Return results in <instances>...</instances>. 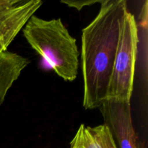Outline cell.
<instances>
[{
	"label": "cell",
	"mask_w": 148,
	"mask_h": 148,
	"mask_svg": "<svg viewBox=\"0 0 148 148\" xmlns=\"http://www.w3.org/2000/svg\"><path fill=\"white\" fill-rule=\"evenodd\" d=\"M70 148H102L90 131L88 127L81 124L70 143Z\"/></svg>",
	"instance_id": "obj_7"
},
{
	"label": "cell",
	"mask_w": 148,
	"mask_h": 148,
	"mask_svg": "<svg viewBox=\"0 0 148 148\" xmlns=\"http://www.w3.org/2000/svg\"><path fill=\"white\" fill-rule=\"evenodd\" d=\"M98 15L82 30L81 66L85 109L107 100L121 26L129 11L125 0H103Z\"/></svg>",
	"instance_id": "obj_1"
},
{
	"label": "cell",
	"mask_w": 148,
	"mask_h": 148,
	"mask_svg": "<svg viewBox=\"0 0 148 148\" xmlns=\"http://www.w3.org/2000/svg\"><path fill=\"white\" fill-rule=\"evenodd\" d=\"M103 1V0H96V1H61V2L63 4H66L69 7H73L75 8L78 11H80L84 7L86 6H91L92 4H97V3H101Z\"/></svg>",
	"instance_id": "obj_9"
},
{
	"label": "cell",
	"mask_w": 148,
	"mask_h": 148,
	"mask_svg": "<svg viewBox=\"0 0 148 148\" xmlns=\"http://www.w3.org/2000/svg\"><path fill=\"white\" fill-rule=\"evenodd\" d=\"M42 4L41 0H0V53L7 51Z\"/></svg>",
	"instance_id": "obj_5"
},
{
	"label": "cell",
	"mask_w": 148,
	"mask_h": 148,
	"mask_svg": "<svg viewBox=\"0 0 148 148\" xmlns=\"http://www.w3.org/2000/svg\"><path fill=\"white\" fill-rule=\"evenodd\" d=\"M138 43L137 22L134 14L128 11L121 26L107 100L115 99L131 103Z\"/></svg>",
	"instance_id": "obj_3"
},
{
	"label": "cell",
	"mask_w": 148,
	"mask_h": 148,
	"mask_svg": "<svg viewBox=\"0 0 148 148\" xmlns=\"http://www.w3.org/2000/svg\"><path fill=\"white\" fill-rule=\"evenodd\" d=\"M98 108L104 124L109 129L119 148H142L133 127L131 103L108 99Z\"/></svg>",
	"instance_id": "obj_4"
},
{
	"label": "cell",
	"mask_w": 148,
	"mask_h": 148,
	"mask_svg": "<svg viewBox=\"0 0 148 148\" xmlns=\"http://www.w3.org/2000/svg\"><path fill=\"white\" fill-rule=\"evenodd\" d=\"M90 131L102 148H118L109 129L105 124L97 127H88Z\"/></svg>",
	"instance_id": "obj_8"
},
{
	"label": "cell",
	"mask_w": 148,
	"mask_h": 148,
	"mask_svg": "<svg viewBox=\"0 0 148 148\" xmlns=\"http://www.w3.org/2000/svg\"><path fill=\"white\" fill-rule=\"evenodd\" d=\"M29 63L27 58L18 53L7 51L0 53V106L9 90Z\"/></svg>",
	"instance_id": "obj_6"
},
{
	"label": "cell",
	"mask_w": 148,
	"mask_h": 148,
	"mask_svg": "<svg viewBox=\"0 0 148 148\" xmlns=\"http://www.w3.org/2000/svg\"><path fill=\"white\" fill-rule=\"evenodd\" d=\"M26 40L55 73L64 81L77 77L79 56L76 39L60 18L44 20L33 15L23 29Z\"/></svg>",
	"instance_id": "obj_2"
}]
</instances>
